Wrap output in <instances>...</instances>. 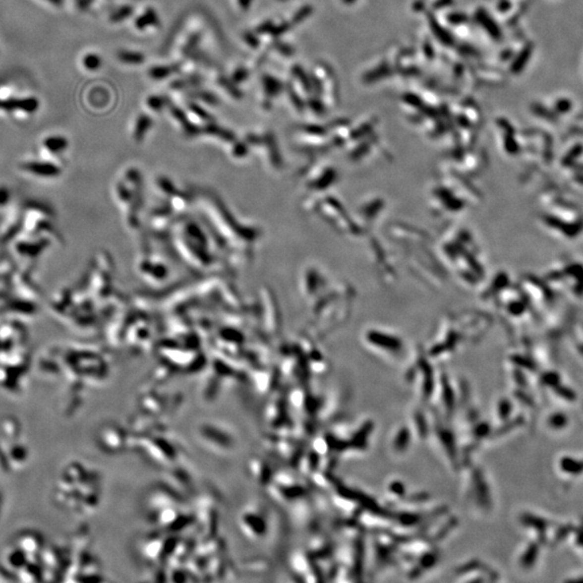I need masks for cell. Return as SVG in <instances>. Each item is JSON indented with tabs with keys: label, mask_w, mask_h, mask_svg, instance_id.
I'll return each mask as SVG.
<instances>
[{
	"label": "cell",
	"mask_w": 583,
	"mask_h": 583,
	"mask_svg": "<svg viewBox=\"0 0 583 583\" xmlns=\"http://www.w3.org/2000/svg\"><path fill=\"white\" fill-rule=\"evenodd\" d=\"M551 277L553 280L562 278V281H558L557 284L563 283L564 287L570 279L572 281H570L569 284V292L572 291L577 296L583 295V265L580 263H564V265L557 267L556 269L551 272Z\"/></svg>",
	"instance_id": "obj_1"
},
{
	"label": "cell",
	"mask_w": 583,
	"mask_h": 583,
	"mask_svg": "<svg viewBox=\"0 0 583 583\" xmlns=\"http://www.w3.org/2000/svg\"><path fill=\"white\" fill-rule=\"evenodd\" d=\"M122 59L126 60V62H142L143 58L141 54H133V53H125L122 54Z\"/></svg>",
	"instance_id": "obj_2"
}]
</instances>
